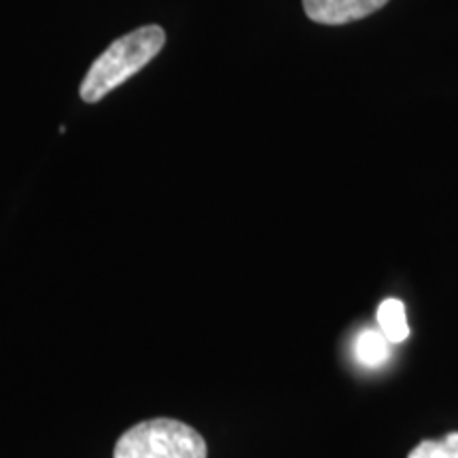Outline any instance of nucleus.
Instances as JSON below:
<instances>
[{"label": "nucleus", "instance_id": "nucleus-1", "mask_svg": "<svg viewBox=\"0 0 458 458\" xmlns=\"http://www.w3.org/2000/svg\"><path fill=\"white\" fill-rule=\"evenodd\" d=\"M165 32L159 26H142L139 30L117 38L85 74L81 89L83 102H100L119 85L142 71L162 51Z\"/></svg>", "mask_w": 458, "mask_h": 458}, {"label": "nucleus", "instance_id": "nucleus-2", "mask_svg": "<svg viewBox=\"0 0 458 458\" xmlns=\"http://www.w3.org/2000/svg\"><path fill=\"white\" fill-rule=\"evenodd\" d=\"M204 437L172 418H153L125 431L114 444L113 458H206Z\"/></svg>", "mask_w": 458, "mask_h": 458}, {"label": "nucleus", "instance_id": "nucleus-3", "mask_svg": "<svg viewBox=\"0 0 458 458\" xmlns=\"http://www.w3.org/2000/svg\"><path fill=\"white\" fill-rule=\"evenodd\" d=\"M388 0H303V11L323 26H344L380 11Z\"/></svg>", "mask_w": 458, "mask_h": 458}, {"label": "nucleus", "instance_id": "nucleus-4", "mask_svg": "<svg viewBox=\"0 0 458 458\" xmlns=\"http://www.w3.org/2000/svg\"><path fill=\"white\" fill-rule=\"evenodd\" d=\"M354 359L360 368H382L391 359V342L380 329H363L354 340Z\"/></svg>", "mask_w": 458, "mask_h": 458}, {"label": "nucleus", "instance_id": "nucleus-5", "mask_svg": "<svg viewBox=\"0 0 458 458\" xmlns=\"http://www.w3.org/2000/svg\"><path fill=\"white\" fill-rule=\"evenodd\" d=\"M377 327L388 337L391 344H401L410 337L405 306L399 300H385L377 306Z\"/></svg>", "mask_w": 458, "mask_h": 458}, {"label": "nucleus", "instance_id": "nucleus-6", "mask_svg": "<svg viewBox=\"0 0 458 458\" xmlns=\"http://www.w3.org/2000/svg\"><path fill=\"white\" fill-rule=\"evenodd\" d=\"M408 458H458V433L445 435L444 439L420 442Z\"/></svg>", "mask_w": 458, "mask_h": 458}]
</instances>
